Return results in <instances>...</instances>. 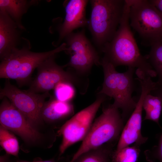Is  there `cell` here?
Masks as SVG:
<instances>
[{
    "instance_id": "6da1fadb",
    "label": "cell",
    "mask_w": 162,
    "mask_h": 162,
    "mask_svg": "<svg viewBox=\"0 0 162 162\" xmlns=\"http://www.w3.org/2000/svg\"><path fill=\"white\" fill-rule=\"evenodd\" d=\"M125 3L118 27L112 40L101 51L104 58L115 68L121 65L139 69L151 77L157 76L146 56L140 53L131 30L129 19L130 4Z\"/></svg>"
},
{
    "instance_id": "7a4b0ae2",
    "label": "cell",
    "mask_w": 162,
    "mask_h": 162,
    "mask_svg": "<svg viewBox=\"0 0 162 162\" xmlns=\"http://www.w3.org/2000/svg\"><path fill=\"white\" fill-rule=\"evenodd\" d=\"M104 80L102 88L98 94H102L114 99L112 104L120 109L123 119L131 114L136 104L132 97L135 87L133 77L135 68L128 67L125 72L119 73L110 62L103 58L101 60Z\"/></svg>"
},
{
    "instance_id": "3957f363",
    "label": "cell",
    "mask_w": 162,
    "mask_h": 162,
    "mask_svg": "<svg viewBox=\"0 0 162 162\" xmlns=\"http://www.w3.org/2000/svg\"><path fill=\"white\" fill-rule=\"evenodd\" d=\"M88 28L95 44L101 51L112 39L123 14L125 0H91Z\"/></svg>"
},
{
    "instance_id": "277c9868",
    "label": "cell",
    "mask_w": 162,
    "mask_h": 162,
    "mask_svg": "<svg viewBox=\"0 0 162 162\" xmlns=\"http://www.w3.org/2000/svg\"><path fill=\"white\" fill-rule=\"evenodd\" d=\"M67 50L66 43L52 50L44 52H32L25 47L13 49L1 60L0 78L15 80L20 86L30 82L34 69L46 59Z\"/></svg>"
},
{
    "instance_id": "5b68a950",
    "label": "cell",
    "mask_w": 162,
    "mask_h": 162,
    "mask_svg": "<svg viewBox=\"0 0 162 162\" xmlns=\"http://www.w3.org/2000/svg\"><path fill=\"white\" fill-rule=\"evenodd\" d=\"M123 121L118 109L110 104L93 122L80 147L70 162L82 154L118 139L123 129Z\"/></svg>"
},
{
    "instance_id": "8992f818",
    "label": "cell",
    "mask_w": 162,
    "mask_h": 162,
    "mask_svg": "<svg viewBox=\"0 0 162 162\" xmlns=\"http://www.w3.org/2000/svg\"><path fill=\"white\" fill-rule=\"evenodd\" d=\"M130 25L146 45L162 39V13L148 0H128Z\"/></svg>"
},
{
    "instance_id": "52a82bcc",
    "label": "cell",
    "mask_w": 162,
    "mask_h": 162,
    "mask_svg": "<svg viewBox=\"0 0 162 162\" xmlns=\"http://www.w3.org/2000/svg\"><path fill=\"white\" fill-rule=\"evenodd\" d=\"M106 96L98 94L95 100L67 121L57 132L62 137L59 148V158L70 146L83 140L88 132L95 116L101 104L106 100Z\"/></svg>"
},
{
    "instance_id": "ba28073f",
    "label": "cell",
    "mask_w": 162,
    "mask_h": 162,
    "mask_svg": "<svg viewBox=\"0 0 162 162\" xmlns=\"http://www.w3.org/2000/svg\"><path fill=\"white\" fill-rule=\"evenodd\" d=\"M0 91V99L8 98L35 128L43 121L41 111L45 100L51 96L49 92L40 94L29 89L21 90L12 84L9 79H6L4 86Z\"/></svg>"
},
{
    "instance_id": "9c48e42d",
    "label": "cell",
    "mask_w": 162,
    "mask_h": 162,
    "mask_svg": "<svg viewBox=\"0 0 162 162\" xmlns=\"http://www.w3.org/2000/svg\"><path fill=\"white\" fill-rule=\"evenodd\" d=\"M67 50L65 51L70 56L69 61L62 66L69 67L80 74L89 71L94 65H101L98 54L86 37L85 30L73 32L65 38Z\"/></svg>"
},
{
    "instance_id": "30bf717a",
    "label": "cell",
    "mask_w": 162,
    "mask_h": 162,
    "mask_svg": "<svg viewBox=\"0 0 162 162\" xmlns=\"http://www.w3.org/2000/svg\"><path fill=\"white\" fill-rule=\"evenodd\" d=\"M56 55L49 57L38 67L37 75L30 82L29 90L38 93H44L54 89L61 82H68L77 85L80 83L76 76L70 71L64 70L63 66L56 63Z\"/></svg>"
},
{
    "instance_id": "8fae6325",
    "label": "cell",
    "mask_w": 162,
    "mask_h": 162,
    "mask_svg": "<svg viewBox=\"0 0 162 162\" xmlns=\"http://www.w3.org/2000/svg\"><path fill=\"white\" fill-rule=\"evenodd\" d=\"M0 106L1 125L20 136L26 142L36 144L42 138V134L29 122L22 113L5 97Z\"/></svg>"
},
{
    "instance_id": "7c38bea8",
    "label": "cell",
    "mask_w": 162,
    "mask_h": 162,
    "mask_svg": "<svg viewBox=\"0 0 162 162\" xmlns=\"http://www.w3.org/2000/svg\"><path fill=\"white\" fill-rule=\"evenodd\" d=\"M140 86L141 93L139 99L134 110L122 130L116 148L114 151L115 152L134 143V145L139 146L148 139L147 137H143L141 134L142 113L144 99L151 92L152 88L147 83H142Z\"/></svg>"
},
{
    "instance_id": "4fadbf2b",
    "label": "cell",
    "mask_w": 162,
    "mask_h": 162,
    "mask_svg": "<svg viewBox=\"0 0 162 162\" xmlns=\"http://www.w3.org/2000/svg\"><path fill=\"white\" fill-rule=\"evenodd\" d=\"M88 1L70 0L65 5V16L63 23L58 28L60 42L74 30L88 25L86 9Z\"/></svg>"
},
{
    "instance_id": "5bb4252c",
    "label": "cell",
    "mask_w": 162,
    "mask_h": 162,
    "mask_svg": "<svg viewBox=\"0 0 162 162\" xmlns=\"http://www.w3.org/2000/svg\"><path fill=\"white\" fill-rule=\"evenodd\" d=\"M20 29L5 11L0 10V57L1 60L16 48Z\"/></svg>"
},
{
    "instance_id": "9a60e30c",
    "label": "cell",
    "mask_w": 162,
    "mask_h": 162,
    "mask_svg": "<svg viewBox=\"0 0 162 162\" xmlns=\"http://www.w3.org/2000/svg\"><path fill=\"white\" fill-rule=\"evenodd\" d=\"M74 113V106L70 101H60L51 96L43 106L41 117L43 121L54 124L66 119Z\"/></svg>"
},
{
    "instance_id": "2e32d148",
    "label": "cell",
    "mask_w": 162,
    "mask_h": 162,
    "mask_svg": "<svg viewBox=\"0 0 162 162\" xmlns=\"http://www.w3.org/2000/svg\"><path fill=\"white\" fill-rule=\"evenodd\" d=\"M33 2L24 0H0V10L6 12L19 28L23 29L24 28L21 22L22 16Z\"/></svg>"
},
{
    "instance_id": "e0dca14e",
    "label": "cell",
    "mask_w": 162,
    "mask_h": 162,
    "mask_svg": "<svg viewBox=\"0 0 162 162\" xmlns=\"http://www.w3.org/2000/svg\"><path fill=\"white\" fill-rule=\"evenodd\" d=\"M112 143H107L86 152L73 162H111L112 150Z\"/></svg>"
},
{
    "instance_id": "ac0fdd59",
    "label": "cell",
    "mask_w": 162,
    "mask_h": 162,
    "mask_svg": "<svg viewBox=\"0 0 162 162\" xmlns=\"http://www.w3.org/2000/svg\"><path fill=\"white\" fill-rule=\"evenodd\" d=\"M143 108L146 112L144 120H150L158 123L162 112V100L160 97L151 93L148 94L144 99Z\"/></svg>"
},
{
    "instance_id": "d6986e66",
    "label": "cell",
    "mask_w": 162,
    "mask_h": 162,
    "mask_svg": "<svg viewBox=\"0 0 162 162\" xmlns=\"http://www.w3.org/2000/svg\"><path fill=\"white\" fill-rule=\"evenodd\" d=\"M149 54L145 56L158 76V86L162 85V39L151 46Z\"/></svg>"
},
{
    "instance_id": "ffe728a7",
    "label": "cell",
    "mask_w": 162,
    "mask_h": 162,
    "mask_svg": "<svg viewBox=\"0 0 162 162\" xmlns=\"http://www.w3.org/2000/svg\"><path fill=\"white\" fill-rule=\"evenodd\" d=\"M0 144L7 154L18 157L19 146L17 139L10 131L1 125Z\"/></svg>"
},
{
    "instance_id": "44dd1931",
    "label": "cell",
    "mask_w": 162,
    "mask_h": 162,
    "mask_svg": "<svg viewBox=\"0 0 162 162\" xmlns=\"http://www.w3.org/2000/svg\"><path fill=\"white\" fill-rule=\"evenodd\" d=\"M139 146L125 147L117 152L113 151L111 162H137L140 152Z\"/></svg>"
},
{
    "instance_id": "7402d4cb",
    "label": "cell",
    "mask_w": 162,
    "mask_h": 162,
    "mask_svg": "<svg viewBox=\"0 0 162 162\" xmlns=\"http://www.w3.org/2000/svg\"><path fill=\"white\" fill-rule=\"evenodd\" d=\"M55 98L63 102H69L74 96L75 91L73 85L63 82L57 84L54 89Z\"/></svg>"
},
{
    "instance_id": "603a6c76",
    "label": "cell",
    "mask_w": 162,
    "mask_h": 162,
    "mask_svg": "<svg viewBox=\"0 0 162 162\" xmlns=\"http://www.w3.org/2000/svg\"><path fill=\"white\" fill-rule=\"evenodd\" d=\"M147 160L150 162H153L156 159L159 162H162V134L160 140L157 152L154 154H146Z\"/></svg>"
},
{
    "instance_id": "cb8c5ba5",
    "label": "cell",
    "mask_w": 162,
    "mask_h": 162,
    "mask_svg": "<svg viewBox=\"0 0 162 162\" xmlns=\"http://www.w3.org/2000/svg\"><path fill=\"white\" fill-rule=\"evenodd\" d=\"M70 161V160L68 161H64V160H62V158L61 157L60 158H58L57 160H56L54 158H53L48 160H34L32 161L19 160H17L16 162H69Z\"/></svg>"
},
{
    "instance_id": "d4e9b609",
    "label": "cell",
    "mask_w": 162,
    "mask_h": 162,
    "mask_svg": "<svg viewBox=\"0 0 162 162\" xmlns=\"http://www.w3.org/2000/svg\"><path fill=\"white\" fill-rule=\"evenodd\" d=\"M149 1L162 13V0H150Z\"/></svg>"
},
{
    "instance_id": "484cf974",
    "label": "cell",
    "mask_w": 162,
    "mask_h": 162,
    "mask_svg": "<svg viewBox=\"0 0 162 162\" xmlns=\"http://www.w3.org/2000/svg\"><path fill=\"white\" fill-rule=\"evenodd\" d=\"M151 94L160 97L162 100V85L158 86L152 92Z\"/></svg>"
},
{
    "instance_id": "4316f807",
    "label": "cell",
    "mask_w": 162,
    "mask_h": 162,
    "mask_svg": "<svg viewBox=\"0 0 162 162\" xmlns=\"http://www.w3.org/2000/svg\"><path fill=\"white\" fill-rule=\"evenodd\" d=\"M8 155L6 154L1 156L0 162H11Z\"/></svg>"
}]
</instances>
